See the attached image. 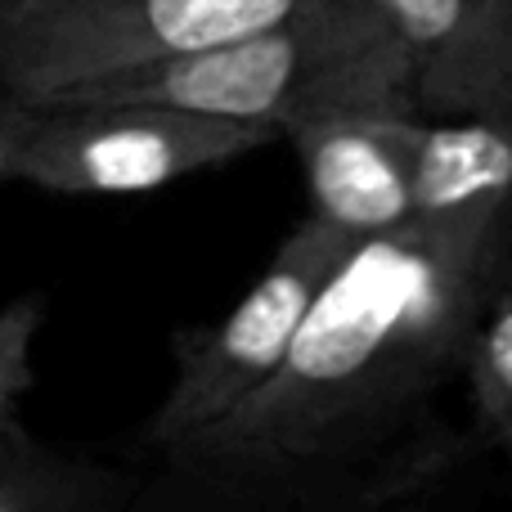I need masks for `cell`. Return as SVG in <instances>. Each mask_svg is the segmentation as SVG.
Returning a JSON list of instances; mask_svg holds the SVG:
<instances>
[{
    "label": "cell",
    "mask_w": 512,
    "mask_h": 512,
    "mask_svg": "<svg viewBox=\"0 0 512 512\" xmlns=\"http://www.w3.org/2000/svg\"><path fill=\"white\" fill-rule=\"evenodd\" d=\"M512 261V212L405 221L360 239L310 301L288 360L171 454L369 463L432 423L486 288Z\"/></svg>",
    "instance_id": "6da1fadb"
},
{
    "label": "cell",
    "mask_w": 512,
    "mask_h": 512,
    "mask_svg": "<svg viewBox=\"0 0 512 512\" xmlns=\"http://www.w3.org/2000/svg\"><path fill=\"white\" fill-rule=\"evenodd\" d=\"M45 104H162L279 131L342 108H418L405 50L369 0H306L261 32L77 81L32 108Z\"/></svg>",
    "instance_id": "7a4b0ae2"
},
{
    "label": "cell",
    "mask_w": 512,
    "mask_h": 512,
    "mask_svg": "<svg viewBox=\"0 0 512 512\" xmlns=\"http://www.w3.org/2000/svg\"><path fill=\"white\" fill-rule=\"evenodd\" d=\"M355 243L360 239L333 230L319 216H306L279 243L261 279L243 292L230 315H221L216 324L171 333L176 373H171L162 405L144 423V454L153 459L171 454L189 436L207 432L225 414H234L243 400H252L288 360V346L310 301L319 297L324 279L346 261Z\"/></svg>",
    "instance_id": "3957f363"
},
{
    "label": "cell",
    "mask_w": 512,
    "mask_h": 512,
    "mask_svg": "<svg viewBox=\"0 0 512 512\" xmlns=\"http://www.w3.org/2000/svg\"><path fill=\"white\" fill-rule=\"evenodd\" d=\"M463 441L432 423L369 463L158 454L117 512H432Z\"/></svg>",
    "instance_id": "277c9868"
},
{
    "label": "cell",
    "mask_w": 512,
    "mask_h": 512,
    "mask_svg": "<svg viewBox=\"0 0 512 512\" xmlns=\"http://www.w3.org/2000/svg\"><path fill=\"white\" fill-rule=\"evenodd\" d=\"M306 0H36L0 14V90L23 104L90 77L261 32Z\"/></svg>",
    "instance_id": "5b68a950"
},
{
    "label": "cell",
    "mask_w": 512,
    "mask_h": 512,
    "mask_svg": "<svg viewBox=\"0 0 512 512\" xmlns=\"http://www.w3.org/2000/svg\"><path fill=\"white\" fill-rule=\"evenodd\" d=\"M274 140H283L279 126L162 104H45L14 153L9 180L63 198L153 194L198 171L230 167Z\"/></svg>",
    "instance_id": "8992f818"
},
{
    "label": "cell",
    "mask_w": 512,
    "mask_h": 512,
    "mask_svg": "<svg viewBox=\"0 0 512 512\" xmlns=\"http://www.w3.org/2000/svg\"><path fill=\"white\" fill-rule=\"evenodd\" d=\"M418 117V108H342L292 122L283 140L297 149L310 216L351 239L414 221Z\"/></svg>",
    "instance_id": "52a82bcc"
},
{
    "label": "cell",
    "mask_w": 512,
    "mask_h": 512,
    "mask_svg": "<svg viewBox=\"0 0 512 512\" xmlns=\"http://www.w3.org/2000/svg\"><path fill=\"white\" fill-rule=\"evenodd\" d=\"M400 41L423 117H512V0H369Z\"/></svg>",
    "instance_id": "ba28073f"
},
{
    "label": "cell",
    "mask_w": 512,
    "mask_h": 512,
    "mask_svg": "<svg viewBox=\"0 0 512 512\" xmlns=\"http://www.w3.org/2000/svg\"><path fill=\"white\" fill-rule=\"evenodd\" d=\"M512 212V117L454 113L414 126V221Z\"/></svg>",
    "instance_id": "9c48e42d"
},
{
    "label": "cell",
    "mask_w": 512,
    "mask_h": 512,
    "mask_svg": "<svg viewBox=\"0 0 512 512\" xmlns=\"http://www.w3.org/2000/svg\"><path fill=\"white\" fill-rule=\"evenodd\" d=\"M131 486L122 468L41 441L23 418L0 423V512H117Z\"/></svg>",
    "instance_id": "30bf717a"
},
{
    "label": "cell",
    "mask_w": 512,
    "mask_h": 512,
    "mask_svg": "<svg viewBox=\"0 0 512 512\" xmlns=\"http://www.w3.org/2000/svg\"><path fill=\"white\" fill-rule=\"evenodd\" d=\"M459 378L472 391L477 427L512 472V261L486 288L477 319H472L468 346H463Z\"/></svg>",
    "instance_id": "8fae6325"
},
{
    "label": "cell",
    "mask_w": 512,
    "mask_h": 512,
    "mask_svg": "<svg viewBox=\"0 0 512 512\" xmlns=\"http://www.w3.org/2000/svg\"><path fill=\"white\" fill-rule=\"evenodd\" d=\"M45 315V292H18L0 306V423H18V405L36 387V337Z\"/></svg>",
    "instance_id": "7c38bea8"
},
{
    "label": "cell",
    "mask_w": 512,
    "mask_h": 512,
    "mask_svg": "<svg viewBox=\"0 0 512 512\" xmlns=\"http://www.w3.org/2000/svg\"><path fill=\"white\" fill-rule=\"evenodd\" d=\"M32 122H36V108L23 104L18 95H9V90H0V180H9L14 153L32 135Z\"/></svg>",
    "instance_id": "4fadbf2b"
},
{
    "label": "cell",
    "mask_w": 512,
    "mask_h": 512,
    "mask_svg": "<svg viewBox=\"0 0 512 512\" xmlns=\"http://www.w3.org/2000/svg\"><path fill=\"white\" fill-rule=\"evenodd\" d=\"M23 5H36V0H0V14H9V9H23Z\"/></svg>",
    "instance_id": "5bb4252c"
}]
</instances>
